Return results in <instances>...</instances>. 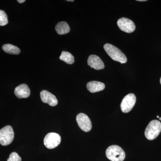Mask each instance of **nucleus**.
Segmentation results:
<instances>
[{
	"label": "nucleus",
	"mask_w": 161,
	"mask_h": 161,
	"mask_svg": "<svg viewBox=\"0 0 161 161\" xmlns=\"http://www.w3.org/2000/svg\"><path fill=\"white\" fill-rule=\"evenodd\" d=\"M103 47L107 53L112 60L121 64L127 62V59L125 55L116 47L109 43H106L104 45Z\"/></svg>",
	"instance_id": "1"
},
{
	"label": "nucleus",
	"mask_w": 161,
	"mask_h": 161,
	"mask_svg": "<svg viewBox=\"0 0 161 161\" xmlns=\"http://www.w3.org/2000/svg\"><path fill=\"white\" fill-rule=\"evenodd\" d=\"M107 157L112 161H123L125 153L119 146L112 145L107 148L106 151Z\"/></svg>",
	"instance_id": "2"
},
{
	"label": "nucleus",
	"mask_w": 161,
	"mask_h": 161,
	"mask_svg": "<svg viewBox=\"0 0 161 161\" xmlns=\"http://www.w3.org/2000/svg\"><path fill=\"white\" fill-rule=\"evenodd\" d=\"M161 132V123L158 120H153L148 124L145 131L146 138L153 140L157 138Z\"/></svg>",
	"instance_id": "3"
},
{
	"label": "nucleus",
	"mask_w": 161,
	"mask_h": 161,
	"mask_svg": "<svg viewBox=\"0 0 161 161\" xmlns=\"http://www.w3.org/2000/svg\"><path fill=\"white\" fill-rule=\"evenodd\" d=\"M14 137V132L11 126H6L0 130V144L2 146H8L11 144Z\"/></svg>",
	"instance_id": "4"
},
{
	"label": "nucleus",
	"mask_w": 161,
	"mask_h": 161,
	"mask_svg": "<svg viewBox=\"0 0 161 161\" xmlns=\"http://www.w3.org/2000/svg\"><path fill=\"white\" fill-rule=\"evenodd\" d=\"M61 142L60 135L55 132H50L44 137L43 143L48 149H53L58 147Z\"/></svg>",
	"instance_id": "5"
},
{
	"label": "nucleus",
	"mask_w": 161,
	"mask_h": 161,
	"mask_svg": "<svg viewBox=\"0 0 161 161\" xmlns=\"http://www.w3.org/2000/svg\"><path fill=\"white\" fill-rule=\"evenodd\" d=\"M136 97L134 94L130 93L124 97L120 104L121 109L124 113H128L135 105Z\"/></svg>",
	"instance_id": "6"
},
{
	"label": "nucleus",
	"mask_w": 161,
	"mask_h": 161,
	"mask_svg": "<svg viewBox=\"0 0 161 161\" xmlns=\"http://www.w3.org/2000/svg\"><path fill=\"white\" fill-rule=\"evenodd\" d=\"M76 121L78 126L82 131L88 132L92 130V122L86 114L82 113H79L77 115Z\"/></svg>",
	"instance_id": "7"
},
{
	"label": "nucleus",
	"mask_w": 161,
	"mask_h": 161,
	"mask_svg": "<svg viewBox=\"0 0 161 161\" xmlns=\"http://www.w3.org/2000/svg\"><path fill=\"white\" fill-rule=\"evenodd\" d=\"M117 25L121 30L126 33H132L135 31L136 26L133 21L126 18H122L117 21Z\"/></svg>",
	"instance_id": "8"
},
{
	"label": "nucleus",
	"mask_w": 161,
	"mask_h": 161,
	"mask_svg": "<svg viewBox=\"0 0 161 161\" xmlns=\"http://www.w3.org/2000/svg\"><path fill=\"white\" fill-rule=\"evenodd\" d=\"M41 100L44 103H47L52 107L56 106L58 104V100L54 95L46 90L40 92Z\"/></svg>",
	"instance_id": "9"
},
{
	"label": "nucleus",
	"mask_w": 161,
	"mask_h": 161,
	"mask_svg": "<svg viewBox=\"0 0 161 161\" xmlns=\"http://www.w3.org/2000/svg\"><path fill=\"white\" fill-rule=\"evenodd\" d=\"M87 63L91 68L96 70L103 69L105 67L103 61L99 57L96 55L90 56L88 59Z\"/></svg>",
	"instance_id": "10"
},
{
	"label": "nucleus",
	"mask_w": 161,
	"mask_h": 161,
	"mask_svg": "<svg viewBox=\"0 0 161 161\" xmlns=\"http://www.w3.org/2000/svg\"><path fill=\"white\" fill-rule=\"evenodd\" d=\"M31 91L28 86L25 84L20 85L14 90V94L19 98H27L30 95Z\"/></svg>",
	"instance_id": "11"
},
{
	"label": "nucleus",
	"mask_w": 161,
	"mask_h": 161,
	"mask_svg": "<svg viewBox=\"0 0 161 161\" xmlns=\"http://www.w3.org/2000/svg\"><path fill=\"white\" fill-rule=\"evenodd\" d=\"M87 89L91 93H96L104 89L105 84L100 81H90L86 85Z\"/></svg>",
	"instance_id": "12"
},
{
	"label": "nucleus",
	"mask_w": 161,
	"mask_h": 161,
	"mask_svg": "<svg viewBox=\"0 0 161 161\" xmlns=\"http://www.w3.org/2000/svg\"><path fill=\"white\" fill-rule=\"evenodd\" d=\"M55 29L58 34L60 35L66 34L70 31L69 25L65 22L58 23L55 27Z\"/></svg>",
	"instance_id": "13"
},
{
	"label": "nucleus",
	"mask_w": 161,
	"mask_h": 161,
	"mask_svg": "<svg viewBox=\"0 0 161 161\" xmlns=\"http://www.w3.org/2000/svg\"><path fill=\"white\" fill-rule=\"evenodd\" d=\"M4 52L10 54L18 55L20 53V50L17 47L11 44H6L3 46Z\"/></svg>",
	"instance_id": "14"
},
{
	"label": "nucleus",
	"mask_w": 161,
	"mask_h": 161,
	"mask_svg": "<svg viewBox=\"0 0 161 161\" xmlns=\"http://www.w3.org/2000/svg\"><path fill=\"white\" fill-rule=\"evenodd\" d=\"M60 59L68 64H73L75 62L74 56L68 52H62L60 56Z\"/></svg>",
	"instance_id": "15"
},
{
	"label": "nucleus",
	"mask_w": 161,
	"mask_h": 161,
	"mask_svg": "<svg viewBox=\"0 0 161 161\" xmlns=\"http://www.w3.org/2000/svg\"><path fill=\"white\" fill-rule=\"evenodd\" d=\"M8 23V17L6 13L3 10H0V26H5Z\"/></svg>",
	"instance_id": "16"
},
{
	"label": "nucleus",
	"mask_w": 161,
	"mask_h": 161,
	"mask_svg": "<svg viewBox=\"0 0 161 161\" xmlns=\"http://www.w3.org/2000/svg\"><path fill=\"white\" fill-rule=\"evenodd\" d=\"M7 161H22V158L17 153L14 152L9 155Z\"/></svg>",
	"instance_id": "17"
},
{
	"label": "nucleus",
	"mask_w": 161,
	"mask_h": 161,
	"mask_svg": "<svg viewBox=\"0 0 161 161\" xmlns=\"http://www.w3.org/2000/svg\"><path fill=\"white\" fill-rule=\"evenodd\" d=\"M18 3H24V2H25V0H18Z\"/></svg>",
	"instance_id": "18"
},
{
	"label": "nucleus",
	"mask_w": 161,
	"mask_h": 161,
	"mask_svg": "<svg viewBox=\"0 0 161 161\" xmlns=\"http://www.w3.org/2000/svg\"><path fill=\"white\" fill-rule=\"evenodd\" d=\"M137 1H139V2H146L147 0H138Z\"/></svg>",
	"instance_id": "19"
},
{
	"label": "nucleus",
	"mask_w": 161,
	"mask_h": 161,
	"mask_svg": "<svg viewBox=\"0 0 161 161\" xmlns=\"http://www.w3.org/2000/svg\"><path fill=\"white\" fill-rule=\"evenodd\" d=\"M68 2H74V0H67Z\"/></svg>",
	"instance_id": "20"
},
{
	"label": "nucleus",
	"mask_w": 161,
	"mask_h": 161,
	"mask_svg": "<svg viewBox=\"0 0 161 161\" xmlns=\"http://www.w3.org/2000/svg\"><path fill=\"white\" fill-rule=\"evenodd\" d=\"M157 117V118H159V116L158 115Z\"/></svg>",
	"instance_id": "21"
},
{
	"label": "nucleus",
	"mask_w": 161,
	"mask_h": 161,
	"mask_svg": "<svg viewBox=\"0 0 161 161\" xmlns=\"http://www.w3.org/2000/svg\"><path fill=\"white\" fill-rule=\"evenodd\" d=\"M160 84H161V78H160Z\"/></svg>",
	"instance_id": "22"
},
{
	"label": "nucleus",
	"mask_w": 161,
	"mask_h": 161,
	"mask_svg": "<svg viewBox=\"0 0 161 161\" xmlns=\"http://www.w3.org/2000/svg\"><path fill=\"white\" fill-rule=\"evenodd\" d=\"M160 120H161V118H159Z\"/></svg>",
	"instance_id": "23"
}]
</instances>
